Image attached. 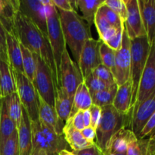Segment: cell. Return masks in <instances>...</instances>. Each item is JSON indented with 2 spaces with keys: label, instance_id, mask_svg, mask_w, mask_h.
I'll return each mask as SVG.
<instances>
[{
  "label": "cell",
  "instance_id": "cell-1",
  "mask_svg": "<svg viewBox=\"0 0 155 155\" xmlns=\"http://www.w3.org/2000/svg\"><path fill=\"white\" fill-rule=\"evenodd\" d=\"M14 35L18 39L20 44L33 54L40 57L46 63L52 71L56 89L60 87L58 75L48 37L19 11L17 12L15 18Z\"/></svg>",
  "mask_w": 155,
  "mask_h": 155
},
{
  "label": "cell",
  "instance_id": "cell-2",
  "mask_svg": "<svg viewBox=\"0 0 155 155\" xmlns=\"http://www.w3.org/2000/svg\"><path fill=\"white\" fill-rule=\"evenodd\" d=\"M58 14L66 45L71 49L73 57L77 64L83 45L88 39L92 38L90 27L85 22L84 19L74 11L59 10Z\"/></svg>",
  "mask_w": 155,
  "mask_h": 155
},
{
  "label": "cell",
  "instance_id": "cell-3",
  "mask_svg": "<svg viewBox=\"0 0 155 155\" xmlns=\"http://www.w3.org/2000/svg\"><path fill=\"white\" fill-rule=\"evenodd\" d=\"M132 113L129 115L120 114L113 105L101 107V114L96 128L95 144L102 151L114 133L122 128L130 129Z\"/></svg>",
  "mask_w": 155,
  "mask_h": 155
},
{
  "label": "cell",
  "instance_id": "cell-4",
  "mask_svg": "<svg viewBox=\"0 0 155 155\" xmlns=\"http://www.w3.org/2000/svg\"><path fill=\"white\" fill-rule=\"evenodd\" d=\"M32 133V153L42 151L47 155H58L62 150H68V145L64 135H58L39 120L30 121Z\"/></svg>",
  "mask_w": 155,
  "mask_h": 155
},
{
  "label": "cell",
  "instance_id": "cell-5",
  "mask_svg": "<svg viewBox=\"0 0 155 155\" xmlns=\"http://www.w3.org/2000/svg\"><path fill=\"white\" fill-rule=\"evenodd\" d=\"M130 43H131L130 80L133 84V89H132V108H133L136 103L139 82L144 68L146 64L151 45L148 42L147 36L130 39Z\"/></svg>",
  "mask_w": 155,
  "mask_h": 155
},
{
  "label": "cell",
  "instance_id": "cell-6",
  "mask_svg": "<svg viewBox=\"0 0 155 155\" xmlns=\"http://www.w3.org/2000/svg\"><path fill=\"white\" fill-rule=\"evenodd\" d=\"M47 18L48 39L54 57V64L59 78V67L62 54L66 49V42L61 26L60 18L57 8L51 3L45 6Z\"/></svg>",
  "mask_w": 155,
  "mask_h": 155
},
{
  "label": "cell",
  "instance_id": "cell-7",
  "mask_svg": "<svg viewBox=\"0 0 155 155\" xmlns=\"http://www.w3.org/2000/svg\"><path fill=\"white\" fill-rule=\"evenodd\" d=\"M36 61V71L33 84L39 96L50 106L54 107L56 86L51 70L45 61L33 54Z\"/></svg>",
  "mask_w": 155,
  "mask_h": 155
},
{
  "label": "cell",
  "instance_id": "cell-8",
  "mask_svg": "<svg viewBox=\"0 0 155 155\" xmlns=\"http://www.w3.org/2000/svg\"><path fill=\"white\" fill-rule=\"evenodd\" d=\"M12 74L16 86V92L30 121L39 120L38 93L33 83L24 74L14 71H12Z\"/></svg>",
  "mask_w": 155,
  "mask_h": 155
},
{
  "label": "cell",
  "instance_id": "cell-9",
  "mask_svg": "<svg viewBox=\"0 0 155 155\" xmlns=\"http://www.w3.org/2000/svg\"><path fill=\"white\" fill-rule=\"evenodd\" d=\"M83 83V78L78 65L71 59L68 49L62 54L59 67V84L71 98L74 99L77 87Z\"/></svg>",
  "mask_w": 155,
  "mask_h": 155
},
{
  "label": "cell",
  "instance_id": "cell-10",
  "mask_svg": "<svg viewBox=\"0 0 155 155\" xmlns=\"http://www.w3.org/2000/svg\"><path fill=\"white\" fill-rule=\"evenodd\" d=\"M131 43L124 26L122 44L119 50L115 54L114 67L112 71L114 80L117 86L124 84L130 79L131 66Z\"/></svg>",
  "mask_w": 155,
  "mask_h": 155
},
{
  "label": "cell",
  "instance_id": "cell-11",
  "mask_svg": "<svg viewBox=\"0 0 155 155\" xmlns=\"http://www.w3.org/2000/svg\"><path fill=\"white\" fill-rule=\"evenodd\" d=\"M155 93V43L151 45L149 54L141 77L135 105L141 104ZM133 106V107H134Z\"/></svg>",
  "mask_w": 155,
  "mask_h": 155
},
{
  "label": "cell",
  "instance_id": "cell-12",
  "mask_svg": "<svg viewBox=\"0 0 155 155\" xmlns=\"http://www.w3.org/2000/svg\"><path fill=\"white\" fill-rule=\"evenodd\" d=\"M100 45V39H95L92 37L86 41L82 48L77 64L83 80L90 75L97 67L101 64Z\"/></svg>",
  "mask_w": 155,
  "mask_h": 155
},
{
  "label": "cell",
  "instance_id": "cell-13",
  "mask_svg": "<svg viewBox=\"0 0 155 155\" xmlns=\"http://www.w3.org/2000/svg\"><path fill=\"white\" fill-rule=\"evenodd\" d=\"M19 12L30 20L48 37L45 8L39 0H21Z\"/></svg>",
  "mask_w": 155,
  "mask_h": 155
},
{
  "label": "cell",
  "instance_id": "cell-14",
  "mask_svg": "<svg viewBox=\"0 0 155 155\" xmlns=\"http://www.w3.org/2000/svg\"><path fill=\"white\" fill-rule=\"evenodd\" d=\"M127 9V18L124 26L130 39L146 36L138 0H124Z\"/></svg>",
  "mask_w": 155,
  "mask_h": 155
},
{
  "label": "cell",
  "instance_id": "cell-15",
  "mask_svg": "<svg viewBox=\"0 0 155 155\" xmlns=\"http://www.w3.org/2000/svg\"><path fill=\"white\" fill-rule=\"evenodd\" d=\"M154 112L155 93L143 102L133 107L130 130L134 133L136 137H138L145 124Z\"/></svg>",
  "mask_w": 155,
  "mask_h": 155
},
{
  "label": "cell",
  "instance_id": "cell-16",
  "mask_svg": "<svg viewBox=\"0 0 155 155\" xmlns=\"http://www.w3.org/2000/svg\"><path fill=\"white\" fill-rule=\"evenodd\" d=\"M39 101V120L49 130L58 135H63L64 122L58 116L55 109L47 104L38 94Z\"/></svg>",
  "mask_w": 155,
  "mask_h": 155
},
{
  "label": "cell",
  "instance_id": "cell-17",
  "mask_svg": "<svg viewBox=\"0 0 155 155\" xmlns=\"http://www.w3.org/2000/svg\"><path fill=\"white\" fill-rule=\"evenodd\" d=\"M142 23L150 45L155 43V0H138Z\"/></svg>",
  "mask_w": 155,
  "mask_h": 155
},
{
  "label": "cell",
  "instance_id": "cell-18",
  "mask_svg": "<svg viewBox=\"0 0 155 155\" xmlns=\"http://www.w3.org/2000/svg\"><path fill=\"white\" fill-rule=\"evenodd\" d=\"M136 139L137 137L131 130L129 128L120 129L112 136L103 153L126 154L128 145Z\"/></svg>",
  "mask_w": 155,
  "mask_h": 155
},
{
  "label": "cell",
  "instance_id": "cell-19",
  "mask_svg": "<svg viewBox=\"0 0 155 155\" xmlns=\"http://www.w3.org/2000/svg\"><path fill=\"white\" fill-rule=\"evenodd\" d=\"M20 155H31L33 150L30 120L25 109L23 107L22 118L18 128Z\"/></svg>",
  "mask_w": 155,
  "mask_h": 155
},
{
  "label": "cell",
  "instance_id": "cell-20",
  "mask_svg": "<svg viewBox=\"0 0 155 155\" xmlns=\"http://www.w3.org/2000/svg\"><path fill=\"white\" fill-rule=\"evenodd\" d=\"M132 89L133 84L130 79L118 86L112 105L121 114L129 115L132 113Z\"/></svg>",
  "mask_w": 155,
  "mask_h": 155
},
{
  "label": "cell",
  "instance_id": "cell-21",
  "mask_svg": "<svg viewBox=\"0 0 155 155\" xmlns=\"http://www.w3.org/2000/svg\"><path fill=\"white\" fill-rule=\"evenodd\" d=\"M6 45L8 64L12 71L24 74L20 42L16 36L6 31Z\"/></svg>",
  "mask_w": 155,
  "mask_h": 155
},
{
  "label": "cell",
  "instance_id": "cell-22",
  "mask_svg": "<svg viewBox=\"0 0 155 155\" xmlns=\"http://www.w3.org/2000/svg\"><path fill=\"white\" fill-rule=\"evenodd\" d=\"M63 135L68 145L74 151H81L90 148L95 145V142H91L86 140L81 134V132L76 130L69 120L65 122L63 129Z\"/></svg>",
  "mask_w": 155,
  "mask_h": 155
},
{
  "label": "cell",
  "instance_id": "cell-23",
  "mask_svg": "<svg viewBox=\"0 0 155 155\" xmlns=\"http://www.w3.org/2000/svg\"><path fill=\"white\" fill-rule=\"evenodd\" d=\"M16 92L15 79L12 70L8 62L0 60V93L1 98H5Z\"/></svg>",
  "mask_w": 155,
  "mask_h": 155
},
{
  "label": "cell",
  "instance_id": "cell-24",
  "mask_svg": "<svg viewBox=\"0 0 155 155\" xmlns=\"http://www.w3.org/2000/svg\"><path fill=\"white\" fill-rule=\"evenodd\" d=\"M72 107L73 98H71L61 86L56 89L54 107L58 116L63 122H66L70 118Z\"/></svg>",
  "mask_w": 155,
  "mask_h": 155
},
{
  "label": "cell",
  "instance_id": "cell-25",
  "mask_svg": "<svg viewBox=\"0 0 155 155\" xmlns=\"http://www.w3.org/2000/svg\"><path fill=\"white\" fill-rule=\"evenodd\" d=\"M92 105V99L89 89L84 83L77 87L73 99V107L70 117L74 116L80 110H89Z\"/></svg>",
  "mask_w": 155,
  "mask_h": 155
},
{
  "label": "cell",
  "instance_id": "cell-26",
  "mask_svg": "<svg viewBox=\"0 0 155 155\" xmlns=\"http://www.w3.org/2000/svg\"><path fill=\"white\" fill-rule=\"evenodd\" d=\"M3 103L5 106L8 114L15 123L18 129L21 124V118H22L23 106L17 92L3 98Z\"/></svg>",
  "mask_w": 155,
  "mask_h": 155
},
{
  "label": "cell",
  "instance_id": "cell-27",
  "mask_svg": "<svg viewBox=\"0 0 155 155\" xmlns=\"http://www.w3.org/2000/svg\"><path fill=\"white\" fill-rule=\"evenodd\" d=\"M104 0H77L76 1L77 7L83 13V18L86 21L89 27L94 24L95 15L100 6L104 3Z\"/></svg>",
  "mask_w": 155,
  "mask_h": 155
},
{
  "label": "cell",
  "instance_id": "cell-28",
  "mask_svg": "<svg viewBox=\"0 0 155 155\" xmlns=\"http://www.w3.org/2000/svg\"><path fill=\"white\" fill-rule=\"evenodd\" d=\"M117 88V85L115 83L103 90L92 94L91 96L92 99V104H95L100 107L112 105Z\"/></svg>",
  "mask_w": 155,
  "mask_h": 155
},
{
  "label": "cell",
  "instance_id": "cell-29",
  "mask_svg": "<svg viewBox=\"0 0 155 155\" xmlns=\"http://www.w3.org/2000/svg\"><path fill=\"white\" fill-rule=\"evenodd\" d=\"M17 127L6 110L5 106L2 102L1 110V118H0V146L10 137Z\"/></svg>",
  "mask_w": 155,
  "mask_h": 155
},
{
  "label": "cell",
  "instance_id": "cell-30",
  "mask_svg": "<svg viewBox=\"0 0 155 155\" xmlns=\"http://www.w3.org/2000/svg\"><path fill=\"white\" fill-rule=\"evenodd\" d=\"M22 54V64L24 75L33 83L36 71V61L34 55L27 48L20 44Z\"/></svg>",
  "mask_w": 155,
  "mask_h": 155
},
{
  "label": "cell",
  "instance_id": "cell-31",
  "mask_svg": "<svg viewBox=\"0 0 155 155\" xmlns=\"http://www.w3.org/2000/svg\"><path fill=\"white\" fill-rule=\"evenodd\" d=\"M0 155H20L18 129L0 146Z\"/></svg>",
  "mask_w": 155,
  "mask_h": 155
},
{
  "label": "cell",
  "instance_id": "cell-32",
  "mask_svg": "<svg viewBox=\"0 0 155 155\" xmlns=\"http://www.w3.org/2000/svg\"><path fill=\"white\" fill-rule=\"evenodd\" d=\"M100 57H101V64L111 71L114 70V61H115V54L116 51L112 49L111 48L104 43L101 41V45H100Z\"/></svg>",
  "mask_w": 155,
  "mask_h": 155
},
{
  "label": "cell",
  "instance_id": "cell-33",
  "mask_svg": "<svg viewBox=\"0 0 155 155\" xmlns=\"http://www.w3.org/2000/svg\"><path fill=\"white\" fill-rule=\"evenodd\" d=\"M148 139H136L128 145L126 155H148Z\"/></svg>",
  "mask_w": 155,
  "mask_h": 155
},
{
  "label": "cell",
  "instance_id": "cell-34",
  "mask_svg": "<svg viewBox=\"0 0 155 155\" xmlns=\"http://www.w3.org/2000/svg\"><path fill=\"white\" fill-rule=\"evenodd\" d=\"M98 11L102 14L103 16L108 21L111 27H115V28H123L124 27V23L121 21L120 17L114 12H113L110 8L104 5V3L100 6Z\"/></svg>",
  "mask_w": 155,
  "mask_h": 155
},
{
  "label": "cell",
  "instance_id": "cell-35",
  "mask_svg": "<svg viewBox=\"0 0 155 155\" xmlns=\"http://www.w3.org/2000/svg\"><path fill=\"white\" fill-rule=\"evenodd\" d=\"M104 5L114 12L124 24L127 18V9L124 0H104Z\"/></svg>",
  "mask_w": 155,
  "mask_h": 155
},
{
  "label": "cell",
  "instance_id": "cell-36",
  "mask_svg": "<svg viewBox=\"0 0 155 155\" xmlns=\"http://www.w3.org/2000/svg\"><path fill=\"white\" fill-rule=\"evenodd\" d=\"M92 74L107 86H112L116 83L111 71L102 64L97 67Z\"/></svg>",
  "mask_w": 155,
  "mask_h": 155
},
{
  "label": "cell",
  "instance_id": "cell-37",
  "mask_svg": "<svg viewBox=\"0 0 155 155\" xmlns=\"http://www.w3.org/2000/svg\"><path fill=\"white\" fill-rule=\"evenodd\" d=\"M83 83H85L87 89H89L91 95L93 93H95V92H99V91L103 90V89H106L108 86H110L106 85L104 83H103L101 80H100L99 79L95 77L92 74L88 76L86 79H84L83 80Z\"/></svg>",
  "mask_w": 155,
  "mask_h": 155
},
{
  "label": "cell",
  "instance_id": "cell-38",
  "mask_svg": "<svg viewBox=\"0 0 155 155\" xmlns=\"http://www.w3.org/2000/svg\"><path fill=\"white\" fill-rule=\"evenodd\" d=\"M94 24L95 25L98 31V36H99V39H101L111 27V25L108 23V21L105 19L102 14L98 10L96 15L95 18V21H94Z\"/></svg>",
  "mask_w": 155,
  "mask_h": 155
},
{
  "label": "cell",
  "instance_id": "cell-39",
  "mask_svg": "<svg viewBox=\"0 0 155 155\" xmlns=\"http://www.w3.org/2000/svg\"><path fill=\"white\" fill-rule=\"evenodd\" d=\"M155 136V112L145 124L137 139H148Z\"/></svg>",
  "mask_w": 155,
  "mask_h": 155
},
{
  "label": "cell",
  "instance_id": "cell-40",
  "mask_svg": "<svg viewBox=\"0 0 155 155\" xmlns=\"http://www.w3.org/2000/svg\"><path fill=\"white\" fill-rule=\"evenodd\" d=\"M0 60L8 63L6 45V30L0 21Z\"/></svg>",
  "mask_w": 155,
  "mask_h": 155
},
{
  "label": "cell",
  "instance_id": "cell-41",
  "mask_svg": "<svg viewBox=\"0 0 155 155\" xmlns=\"http://www.w3.org/2000/svg\"><path fill=\"white\" fill-rule=\"evenodd\" d=\"M91 116V127L96 130L101 114V107L92 104L89 109Z\"/></svg>",
  "mask_w": 155,
  "mask_h": 155
},
{
  "label": "cell",
  "instance_id": "cell-42",
  "mask_svg": "<svg viewBox=\"0 0 155 155\" xmlns=\"http://www.w3.org/2000/svg\"><path fill=\"white\" fill-rule=\"evenodd\" d=\"M83 110H80L77 112L73 117H70L69 120L71 121V124L76 130L81 131L85 128L84 122H83Z\"/></svg>",
  "mask_w": 155,
  "mask_h": 155
},
{
  "label": "cell",
  "instance_id": "cell-43",
  "mask_svg": "<svg viewBox=\"0 0 155 155\" xmlns=\"http://www.w3.org/2000/svg\"><path fill=\"white\" fill-rule=\"evenodd\" d=\"M76 155H104L103 151L100 149L99 147L95 144L90 148L81 150L78 151H74Z\"/></svg>",
  "mask_w": 155,
  "mask_h": 155
},
{
  "label": "cell",
  "instance_id": "cell-44",
  "mask_svg": "<svg viewBox=\"0 0 155 155\" xmlns=\"http://www.w3.org/2000/svg\"><path fill=\"white\" fill-rule=\"evenodd\" d=\"M51 1H52L53 5L59 10L66 11V12L74 11L70 0H51Z\"/></svg>",
  "mask_w": 155,
  "mask_h": 155
},
{
  "label": "cell",
  "instance_id": "cell-45",
  "mask_svg": "<svg viewBox=\"0 0 155 155\" xmlns=\"http://www.w3.org/2000/svg\"><path fill=\"white\" fill-rule=\"evenodd\" d=\"M81 134L87 141L91 142H95L96 138V130L92 127H85L83 130H81Z\"/></svg>",
  "mask_w": 155,
  "mask_h": 155
},
{
  "label": "cell",
  "instance_id": "cell-46",
  "mask_svg": "<svg viewBox=\"0 0 155 155\" xmlns=\"http://www.w3.org/2000/svg\"><path fill=\"white\" fill-rule=\"evenodd\" d=\"M148 154L155 155V136L153 137L148 138Z\"/></svg>",
  "mask_w": 155,
  "mask_h": 155
},
{
  "label": "cell",
  "instance_id": "cell-47",
  "mask_svg": "<svg viewBox=\"0 0 155 155\" xmlns=\"http://www.w3.org/2000/svg\"><path fill=\"white\" fill-rule=\"evenodd\" d=\"M83 122H84L85 127H90L91 126V116L89 110H83Z\"/></svg>",
  "mask_w": 155,
  "mask_h": 155
},
{
  "label": "cell",
  "instance_id": "cell-48",
  "mask_svg": "<svg viewBox=\"0 0 155 155\" xmlns=\"http://www.w3.org/2000/svg\"><path fill=\"white\" fill-rule=\"evenodd\" d=\"M58 155H76L74 154V151H70L68 150L65 149V150H62L61 151L59 152Z\"/></svg>",
  "mask_w": 155,
  "mask_h": 155
},
{
  "label": "cell",
  "instance_id": "cell-49",
  "mask_svg": "<svg viewBox=\"0 0 155 155\" xmlns=\"http://www.w3.org/2000/svg\"><path fill=\"white\" fill-rule=\"evenodd\" d=\"M31 155H47L45 152H42V151H36V152L32 153Z\"/></svg>",
  "mask_w": 155,
  "mask_h": 155
},
{
  "label": "cell",
  "instance_id": "cell-50",
  "mask_svg": "<svg viewBox=\"0 0 155 155\" xmlns=\"http://www.w3.org/2000/svg\"><path fill=\"white\" fill-rule=\"evenodd\" d=\"M104 155H126V154H117V153H108V152H105L103 153Z\"/></svg>",
  "mask_w": 155,
  "mask_h": 155
},
{
  "label": "cell",
  "instance_id": "cell-51",
  "mask_svg": "<svg viewBox=\"0 0 155 155\" xmlns=\"http://www.w3.org/2000/svg\"><path fill=\"white\" fill-rule=\"evenodd\" d=\"M3 10V5H2V0H0V16L2 15Z\"/></svg>",
  "mask_w": 155,
  "mask_h": 155
},
{
  "label": "cell",
  "instance_id": "cell-52",
  "mask_svg": "<svg viewBox=\"0 0 155 155\" xmlns=\"http://www.w3.org/2000/svg\"><path fill=\"white\" fill-rule=\"evenodd\" d=\"M3 98H0V118H1V110H2V106Z\"/></svg>",
  "mask_w": 155,
  "mask_h": 155
},
{
  "label": "cell",
  "instance_id": "cell-53",
  "mask_svg": "<svg viewBox=\"0 0 155 155\" xmlns=\"http://www.w3.org/2000/svg\"><path fill=\"white\" fill-rule=\"evenodd\" d=\"M0 98H1V95H0Z\"/></svg>",
  "mask_w": 155,
  "mask_h": 155
},
{
  "label": "cell",
  "instance_id": "cell-54",
  "mask_svg": "<svg viewBox=\"0 0 155 155\" xmlns=\"http://www.w3.org/2000/svg\"><path fill=\"white\" fill-rule=\"evenodd\" d=\"M0 95H1V93H0Z\"/></svg>",
  "mask_w": 155,
  "mask_h": 155
}]
</instances>
